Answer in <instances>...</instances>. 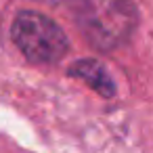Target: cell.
<instances>
[{"instance_id": "3957f363", "label": "cell", "mask_w": 153, "mask_h": 153, "mask_svg": "<svg viewBox=\"0 0 153 153\" xmlns=\"http://www.w3.org/2000/svg\"><path fill=\"white\" fill-rule=\"evenodd\" d=\"M69 76L84 82L86 86H90L94 92H99L101 97L109 99L115 94V82L109 76L107 67L97 61V59H78L71 67H69Z\"/></svg>"}, {"instance_id": "7a4b0ae2", "label": "cell", "mask_w": 153, "mask_h": 153, "mask_svg": "<svg viewBox=\"0 0 153 153\" xmlns=\"http://www.w3.org/2000/svg\"><path fill=\"white\" fill-rule=\"evenodd\" d=\"M11 38L30 63L51 65L65 57L69 40L61 25L36 11H21L11 25Z\"/></svg>"}, {"instance_id": "6da1fadb", "label": "cell", "mask_w": 153, "mask_h": 153, "mask_svg": "<svg viewBox=\"0 0 153 153\" xmlns=\"http://www.w3.org/2000/svg\"><path fill=\"white\" fill-rule=\"evenodd\" d=\"M69 13L82 38L99 53L120 48L138 21L132 0H71Z\"/></svg>"}]
</instances>
